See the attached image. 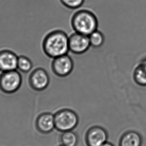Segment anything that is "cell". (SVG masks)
<instances>
[{
	"instance_id": "1",
	"label": "cell",
	"mask_w": 146,
	"mask_h": 146,
	"mask_svg": "<svg viewBox=\"0 0 146 146\" xmlns=\"http://www.w3.org/2000/svg\"><path fill=\"white\" fill-rule=\"evenodd\" d=\"M68 38L62 30H56L48 33L42 42V49L48 57L53 59L69 52Z\"/></svg>"
},
{
	"instance_id": "2",
	"label": "cell",
	"mask_w": 146,
	"mask_h": 146,
	"mask_svg": "<svg viewBox=\"0 0 146 146\" xmlns=\"http://www.w3.org/2000/svg\"><path fill=\"white\" fill-rule=\"evenodd\" d=\"M71 25L75 33L88 36L97 30L98 21L90 11L78 10L71 18Z\"/></svg>"
},
{
	"instance_id": "3",
	"label": "cell",
	"mask_w": 146,
	"mask_h": 146,
	"mask_svg": "<svg viewBox=\"0 0 146 146\" xmlns=\"http://www.w3.org/2000/svg\"><path fill=\"white\" fill-rule=\"evenodd\" d=\"M55 128L60 132L73 131L79 123V117L74 111L68 108L60 109L54 114Z\"/></svg>"
},
{
	"instance_id": "4",
	"label": "cell",
	"mask_w": 146,
	"mask_h": 146,
	"mask_svg": "<svg viewBox=\"0 0 146 146\" xmlns=\"http://www.w3.org/2000/svg\"><path fill=\"white\" fill-rule=\"evenodd\" d=\"M22 84V75L17 70L3 72L0 75V90L4 93L16 92Z\"/></svg>"
},
{
	"instance_id": "5",
	"label": "cell",
	"mask_w": 146,
	"mask_h": 146,
	"mask_svg": "<svg viewBox=\"0 0 146 146\" xmlns=\"http://www.w3.org/2000/svg\"><path fill=\"white\" fill-rule=\"evenodd\" d=\"M51 69L57 77H66L69 76L74 69V62L69 55H62L52 59Z\"/></svg>"
},
{
	"instance_id": "6",
	"label": "cell",
	"mask_w": 146,
	"mask_h": 146,
	"mask_svg": "<svg viewBox=\"0 0 146 146\" xmlns=\"http://www.w3.org/2000/svg\"><path fill=\"white\" fill-rule=\"evenodd\" d=\"M29 83L30 87L35 91H44L50 83L49 74L46 69L41 67L36 68L29 75Z\"/></svg>"
},
{
	"instance_id": "7",
	"label": "cell",
	"mask_w": 146,
	"mask_h": 146,
	"mask_svg": "<svg viewBox=\"0 0 146 146\" xmlns=\"http://www.w3.org/2000/svg\"><path fill=\"white\" fill-rule=\"evenodd\" d=\"M68 46L69 51L76 55L85 53L91 47L88 36L75 32L69 36Z\"/></svg>"
},
{
	"instance_id": "8",
	"label": "cell",
	"mask_w": 146,
	"mask_h": 146,
	"mask_svg": "<svg viewBox=\"0 0 146 146\" xmlns=\"http://www.w3.org/2000/svg\"><path fill=\"white\" fill-rule=\"evenodd\" d=\"M108 133L102 127L94 126L87 130L85 140L87 146H101L107 141Z\"/></svg>"
},
{
	"instance_id": "9",
	"label": "cell",
	"mask_w": 146,
	"mask_h": 146,
	"mask_svg": "<svg viewBox=\"0 0 146 146\" xmlns=\"http://www.w3.org/2000/svg\"><path fill=\"white\" fill-rule=\"evenodd\" d=\"M36 130L39 132L48 134L55 129L54 114L49 112H44L38 115L35 122Z\"/></svg>"
},
{
	"instance_id": "10",
	"label": "cell",
	"mask_w": 146,
	"mask_h": 146,
	"mask_svg": "<svg viewBox=\"0 0 146 146\" xmlns=\"http://www.w3.org/2000/svg\"><path fill=\"white\" fill-rule=\"evenodd\" d=\"M18 57L13 51L3 50L0 51V70L2 72L17 69Z\"/></svg>"
},
{
	"instance_id": "11",
	"label": "cell",
	"mask_w": 146,
	"mask_h": 146,
	"mask_svg": "<svg viewBox=\"0 0 146 146\" xmlns=\"http://www.w3.org/2000/svg\"><path fill=\"white\" fill-rule=\"evenodd\" d=\"M142 142V137L139 133L129 131L121 136L119 146H141Z\"/></svg>"
},
{
	"instance_id": "12",
	"label": "cell",
	"mask_w": 146,
	"mask_h": 146,
	"mask_svg": "<svg viewBox=\"0 0 146 146\" xmlns=\"http://www.w3.org/2000/svg\"><path fill=\"white\" fill-rule=\"evenodd\" d=\"M135 82L141 86H146V57L140 62L133 73Z\"/></svg>"
},
{
	"instance_id": "13",
	"label": "cell",
	"mask_w": 146,
	"mask_h": 146,
	"mask_svg": "<svg viewBox=\"0 0 146 146\" xmlns=\"http://www.w3.org/2000/svg\"><path fill=\"white\" fill-rule=\"evenodd\" d=\"M61 145L64 146H76L78 143L79 138L73 131L62 132L60 137Z\"/></svg>"
},
{
	"instance_id": "14",
	"label": "cell",
	"mask_w": 146,
	"mask_h": 146,
	"mask_svg": "<svg viewBox=\"0 0 146 146\" xmlns=\"http://www.w3.org/2000/svg\"><path fill=\"white\" fill-rule=\"evenodd\" d=\"M88 38L90 46L94 48H101L104 44V35L98 30L90 34L88 36Z\"/></svg>"
},
{
	"instance_id": "15",
	"label": "cell",
	"mask_w": 146,
	"mask_h": 146,
	"mask_svg": "<svg viewBox=\"0 0 146 146\" xmlns=\"http://www.w3.org/2000/svg\"><path fill=\"white\" fill-rule=\"evenodd\" d=\"M33 63L31 60L24 55L18 57L17 69L23 73H28L32 70Z\"/></svg>"
},
{
	"instance_id": "16",
	"label": "cell",
	"mask_w": 146,
	"mask_h": 146,
	"mask_svg": "<svg viewBox=\"0 0 146 146\" xmlns=\"http://www.w3.org/2000/svg\"><path fill=\"white\" fill-rule=\"evenodd\" d=\"M61 4L66 8L75 10L80 8L85 0H59Z\"/></svg>"
},
{
	"instance_id": "17",
	"label": "cell",
	"mask_w": 146,
	"mask_h": 146,
	"mask_svg": "<svg viewBox=\"0 0 146 146\" xmlns=\"http://www.w3.org/2000/svg\"><path fill=\"white\" fill-rule=\"evenodd\" d=\"M101 146H114L111 143L109 142L108 141H107L106 142L104 143Z\"/></svg>"
},
{
	"instance_id": "18",
	"label": "cell",
	"mask_w": 146,
	"mask_h": 146,
	"mask_svg": "<svg viewBox=\"0 0 146 146\" xmlns=\"http://www.w3.org/2000/svg\"><path fill=\"white\" fill-rule=\"evenodd\" d=\"M63 146V145H60V146Z\"/></svg>"
}]
</instances>
